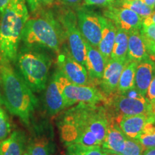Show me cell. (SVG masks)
I'll return each instance as SVG.
<instances>
[{
  "mask_svg": "<svg viewBox=\"0 0 155 155\" xmlns=\"http://www.w3.org/2000/svg\"><path fill=\"white\" fill-rule=\"evenodd\" d=\"M143 155H155V147L147 148L146 150H144Z\"/></svg>",
  "mask_w": 155,
  "mask_h": 155,
  "instance_id": "37",
  "label": "cell"
},
{
  "mask_svg": "<svg viewBox=\"0 0 155 155\" xmlns=\"http://www.w3.org/2000/svg\"><path fill=\"white\" fill-rule=\"evenodd\" d=\"M111 118L118 119L123 116L141 114H154L152 106L147 97L131 98L116 94L110 97L105 104Z\"/></svg>",
  "mask_w": 155,
  "mask_h": 155,
  "instance_id": "7",
  "label": "cell"
},
{
  "mask_svg": "<svg viewBox=\"0 0 155 155\" xmlns=\"http://www.w3.org/2000/svg\"><path fill=\"white\" fill-rule=\"evenodd\" d=\"M63 2V3H65V5L69 6V7H73V8H78L80 7L81 2L82 0H62Z\"/></svg>",
  "mask_w": 155,
  "mask_h": 155,
  "instance_id": "34",
  "label": "cell"
},
{
  "mask_svg": "<svg viewBox=\"0 0 155 155\" xmlns=\"http://www.w3.org/2000/svg\"><path fill=\"white\" fill-rule=\"evenodd\" d=\"M84 5L87 6H98V7H106L112 5L114 0H83Z\"/></svg>",
  "mask_w": 155,
  "mask_h": 155,
  "instance_id": "31",
  "label": "cell"
},
{
  "mask_svg": "<svg viewBox=\"0 0 155 155\" xmlns=\"http://www.w3.org/2000/svg\"><path fill=\"white\" fill-rule=\"evenodd\" d=\"M65 40L59 19L51 12L29 18L23 29L21 42L27 47L40 48L58 53Z\"/></svg>",
  "mask_w": 155,
  "mask_h": 155,
  "instance_id": "4",
  "label": "cell"
},
{
  "mask_svg": "<svg viewBox=\"0 0 155 155\" xmlns=\"http://www.w3.org/2000/svg\"><path fill=\"white\" fill-rule=\"evenodd\" d=\"M101 38L98 45V49L108 61L111 57V54L113 49V46L115 41L116 30L117 28L116 25L105 17L101 16Z\"/></svg>",
  "mask_w": 155,
  "mask_h": 155,
  "instance_id": "21",
  "label": "cell"
},
{
  "mask_svg": "<svg viewBox=\"0 0 155 155\" xmlns=\"http://www.w3.org/2000/svg\"><path fill=\"white\" fill-rule=\"evenodd\" d=\"M147 98L152 104V108H154L155 107V76L153 78L152 82H151L150 86L148 88Z\"/></svg>",
  "mask_w": 155,
  "mask_h": 155,
  "instance_id": "32",
  "label": "cell"
},
{
  "mask_svg": "<svg viewBox=\"0 0 155 155\" xmlns=\"http://www.w3.org/2000/svg\"><path fill=\"white\" fill-rule=\"evenodd\" d=\"M106 155H121L120 154H116V153H112V152H106Z\"/></svg>",
  "mask_w": 155,
  "mask_h": 155,
  "instance_id": "40",
  "label": "cell"
},
{
  "mask_svg": "<svg viewBox=\"0 0 155 155\" xmlns=\"http://www.w3.org/2000/svg\"><path fill=\"white\" fill-rule=\"evenodd\" d=\"M124 1H128V2H130V1H134V0H124Z\"/></svg>",
  "mask_w": 155,
  "mask_h": 155,
  "instance_id": "42",
  "label": "cell"
},
{
  "mask_svg": "<svg viewBox=\"0 0 155 155\" xmlns=\"http://www.w3.org/2000/svg\"><path fill=\"white\" fill-rule=\"evenodd\" d=\"M86 68L88 75L89 83L91 86H98L102 79L106 65V60L98 48L91 45L86 41Z\"/></svg>",
  "mask_w": 155,
  "mask_h": 155,
  "instance_id": "15",
  "label": "cell"
},
{
  "mask_svg": "<svg viewBox=\"0 0 155 155\" xmlns=\"http://www.w3.org/2000/svg\"><path fill=\"white\" fill-rule=\"evenodd\" d=\"M22 155H30V148H29L28 145V147H27L26 150L25 151V152L23 153Z\"/></svg>",
  "mask_w": 155,
  "mask_h": 155,
  "instance_id": "39",
  "label": "cell"
},
{
  "mask_svg": "<svg viewBox=\"0 0 155 155\" xmlns=\"http://www.w3.org/2000/svg\"><path fill=\"white\" fill-rule=\"evenodd\" d=\"M10 0H0V14L3 12Z\"/></svg>",
  "mask_w": 155,
  "mask_h": 155,
  "instance_id": "36",
  "label": "cell"
},
{
  "mask_svg": "<svg viewBox=\"0 0 155 155\" xmlns=\"http://www.w3.org/2000/svg\"><path fill=\"white\" fill-rule=\"evenodd\" d=\"M51 128L45 123L35 127L33 136L28 142L30 155H52L55 151Z\"/></svg>",
  "mask_w": 155,
  "mask_h": 155,
  "instance_id": "14",
  "label": "cell"
},
{
  "mask_svg": "<svg viewBox=\"0 0 155 155\" xmlns=\"http://www.w3.org/2000/svg\"><path fill=\"white\" fill-rule=\"evenodd\" d=\"M68 155H106L101 146H85L72 144L67 145Z\"/></svg>",
  "mask_w": 155,
  "mask_h": 155,
  "instance_id": "24",
  "label": "cell"
},
{
  "mask_svg": "<svg viewBox=\"0 0 155 155\" xmlns=\"http://www.w3.org/2000/svg\"><path fill=\"white\" fill-rule=\"evenodd\" d=\"M25 1L30 11L32 12H36L42 7L52 5L55 0H25Z\"/></svg>",
  "mask_w": 155,
  "mask_h": 155,
  "instance_id": "30",
  "label": "cell"
},
{
  "mask_svg": "<svg viewBox=\"0 0 155 155\" xmlns=\"http://www.w3.org/2000/svg\"><path fill=\"white\" fill-rule=\"evenodd\" d=\"M140 32L147 48L155 45V25L141 27Z\"/></svg>",
  "mask_w": 155,
  "mask_h": 155,
  "instance_id": "29",
  "label": "cell"
},
{
  "mask_svg": "<svg viewBox=\"0 0 155 155\" xmlns=\"http://www.w3.org/2000/svg\"><path fill=\"white\" fill-rule=\"evenodd\" d=\"M104 17L110 19L117 28L122 29L127 32L135 30H141L143 19L131 9L124 7L108 6L104 11Z\"/></svg>",
  "mask_w": 155,
  "mask_h": 155,
  "instance_id": "12",
  "label": "cell"
},
{
  "mask_svg": "<svg viewBox=\"0 0 155 155\" xmlns=\"http://www.w3.org/2000/svg\"><path fill=\"white\" fill-rule=\"evenodd\" d=\"M58 54V69L70 82L78 85H90L86 67L73 58L68 46L63 45Z\"/></svg>",
  "mask_w": 155,
  "mask_h": 155,
  "instance_id": "10",
  "label": "cell"
},
{
  "mask_svg": "<svg viewBox=\"0 0 155 155\" xmlns=\"http://www.w3.org/2000/svg\"><path fill=\"white\" fill-rule=\"evenodd\" d=\"M0 85L6 108L29 127L38 101L33 91L11 63L0 62Z\"/></svg>",
  "mask_w": 155,
  "mask_h": 155,
  "instance_id": "2",
  "label": "cell"
},
{
  "mask_svg": "<svg viewBox=\"0 0 155 155\" xmlns=\"http://www.w3.org/2000/svg\"><path fill=\"white\" fill-rule=\"evenodd\" d=\"M122 7L131 9L137 15L141 17V18L144 19L152 15L154 12V9L147 5L146 4L141 0H134V1H124L122 3Z\"/></svg>",
  "mask_w": 155,
  "mask_h": 155,
  "instance_id": "26",
  "label": "cell"
},
{
  "mask_svg": "<svg viewBox=\"0 0 155 155\" xmlns=\"http://www.w3.org/2000/svg\"><path fill=\"white\" fill-rule=\"evenodd\" d=\"M129 33L122 29L117 28L115 41L110 59L118 61H127Z\"/></svg>",
  "mask_w": 155,
  "mask_h": 155,
  "instance_id": "23",
  "label": "cell"
},
{
  "mask_svg": "<svg viewBox=\"0 0 155 155\" xmlns=\"http://www.w3.org/2000/svg\"><path fill=\"white\" fill-rule=\"evenodd\" d=\"M153 112H154V114H155V107L153 108Z\"/></svg>",
  "mask_w": 155,
  "mask_h": 155,
  "instance_id": "41",
  "label": "cell"
},
{
  "mask_svg": "<svg viewBox=\"0 0 155 155\" xmlns=\"http://www.w3.org/2000/svg\"><path fill=\"white\" fill-rule=\"evenodd\" d=\"M155 76V62L150 58L137 63L135 74V88L147 97L150 83Z\"/></svg>",
  "mask_w": 155,
  "mask_h": 155,
  "instance_id": "18",
  "label": "cell"
},
{
  "mask_svg": "<svg viewBox=\"0 0 155 155\" xmlns=\"http://www.w3.org/2000/svg\"><path fill=\"white\" fill-rule=\"evenodd\" d=\"M127 61L109 59L106 63L102 79L98 83L99 89L108 99L117 93L120 76L124 68Z\"/></svg>",
  "mask_w": 155,
  "mask_h": 155,
  "instance_id": "13",
  "label": "cell"
},
{
  "mask_svg": "<svg viewBox=\"0 0 155 155\" xmlns=\"http://www.w3.org/2000/svg\"><path fill=\"white\" fill-rule=\"evenodd\" d=\"M154 10H155V0H154Z\"/></svg>",
  "mask_w": 155,
  "mask_h": 155,
  "instance_id": "43",
  "label": "cell"
},
{
  "mask_svg": "<svg viewBox=\"0 0 155 155\" xmlns=\"http://www.w3.org/2000/svg\"><path fill=\"white\" fill-rule=\"evenodd\" d=\"M137 139L144 148L155 147V116L146 124Z\"/></svg>",
  "mask_w": 155,
  "mask_h": 155,
  "instance_id": "25",
  "label": "cell"
},
{
  "mask_svg": "<svg viewBox=\"0 0 155 155\" xmlns=\"http://www.w3.org/2000/svg\"><path fill=\"white\" fill-rule=\"evenodd\" d=\"M110 116L105 104L78 103L63 112L57 120L62 142L85 146H101Z\"/></svg>",
  "mask_w": 155,
  "mask_h": 155,
  "instance_id": "1",
  "label": "cell"
},
{
  "mask_svg": "<svg viewBox=\"0 0 155 155\" xmlns=\"http://www.w3.org/2000/svg\"><path fill=\"white\" fill-rule=\"evenodd\" d=\"M137 63L128 62L120 76L117 93L119 94H124L131 89L135 88V74Z\"/></svg>",
  "mask_w": 155,
  "mask_h": 155,
  "instance_id": "22",
  "label": "cell"
},
{
  "mask_svg": "<svg viewBox=\"0 0 155 155\" xmlns=\"http://www.w3.org/2000/svg\"><path fill=\"white\" fill-rule=\"evenodd\" d=\"M154 116V114H141L123 116L115 121L127 137L137 139L146 124Z\"/></svg>",
  "mask_w": 155,
  "mask_h": 155,
  "instance_id": "16",
  "label": "cell"
},
{
  "mask_svg": "<svg viewBox=\"0 0 155 155\" xmlns=\"http://www.w3.org/2000/svg\"><path fill=\"white\" fill-rule=\"evenodd\" d=\"M147 49L150 58L155 62V45L149 46V47L147 48Z\"/></svg>",
  "mask_w": 155,
  "mask_h": 155,
  "instance_id": "35",
  "label": "cell"
},
{
  "mask_svg": "<svg viewBox=\"0 0 155 155\" xmlns=\"http://www.w3.org/2000/svg\"><path fill=\"white\" fill-rule=\"evenodd\" d=\"M144 147L138 139L126 137L125 147L121 155H143Z\"/></svg>",
  "mask_w": 155,
  "mask_h": 155,
  "instance_id": "27",
  "label": "cell"
},
{
  "mask_svg": "<svg viewBox=\"0 0 155 155\" xmlns=\"http://www.w3.org/2000/svg\"><path fill=\"white\" fill-rule=\"evenodd\" d=\"M52 63V58L45 49L22 45L19 48L14 64L33 93H40L47 86Z\"/></svg>",
  "mask_w": 155,
  "mask_h": 155,
  "instance_id": "5",
  "label": "cell"
},
{
  "mask_svg": "<svg viewBox=\"0 0 155 155\" xmlns=\"http://www.w3.org/2000/svg\"><path fill=\"white\" fill-rule=\"evenodd\" d=\"M28 140L22 130H15L0 144V155H22L28 147Z\"/></svg>",
  "mask_w": 155,
  "mask_h": 155,
  "instance_id": "19",
  "label": "cell"
},
{
  "mask_svg": "<svg viewBox=\"0 0 155 155\" xmlns=\"http://www.w3.org/2000/svg\"><path fill=\"white\" fill-rule=\"evenodd\" d=\"M58 81L65 98L66 108L78 103L90 104H106L108 98L99 88L91 85H78L68 80L58 69Z\"/></svg>",
  "mask_w": 155,
  "mask_h": 155,
  "instance_id": "6",
  "label": "cell"
},
{
  "mask_svg": "<svg viewBox=\"0 0 155 155\" xmlns=\"http://www.w3.org/2000/svg\"><path fill=\"white\" fill-rule=\"evenodd\" d=\"M44 105L47 114L51 116L61 113L66 108L65 98L58 81L57 68L48 79L44 96Z\"/></svg>",
  "mask_w": 155,
  "mask_h": 155,
  "instance_id": "11",
  "label": "cell"
},
{
  "mask_svg": "<svg viewBox=\"0 0 155 155\" xmlns=\"http://www.w3.org/2000/svg\"><path fill=\"white\" fill-rule=\"evenodd\" d=\"M151 25H155V11L153 12L152 15L143 19L142 26H149Z\"/></svg>",
  "mask_w": 155,
  "mask_h": 155,
  "instance_id": "33",
  "label": "cell"
},
{
  "mask_svg": "<svg viewBox=\"0 0 155 155\" xmlns=\"http://www.w3.org/2000/svg\"><path fill=\"white\" fill-rule=\"evenodd\" d=\"M11 133V124L8 116L0 106V144Z\"/></svg>",
  "mask_w": 155,
  "mask_h": 155,
  "instance_id": "28",
  "label": "cell"
},
{
  "mask_svg": "<svg viewBox=\"0 0 155 155\" xmlns=\"http://www.w3.org/2000/svg\"><path fill=\"white\" fill-rule=\"evenodd\" d=\"M141 2H144L147 5L150 7L151 8L154 9V0H141Z\"/></svg>",
  "mask_w": 155,
  "mask_h": 155,
  "instance_id": "38",
  "label": "cell"
},
{
  "mask_svg": "<svg viewBox=\"0 0 155 155\" xmlns=\"http://www.w3.org/2000/svg\"><path fill=\"white\" fill-rule=\"evenodd\" d=\"M77 22L81 33L86 41L98 48L101 38V16L84 7L76 9Z\"/></svg>",
  "mask_w": 155,
  "mask_h": 155,
  "instance_id": "9",
  "label": "cell"
},
{
  "mask_svg": "<svg viewBox=\"0 0 155 155\" xmlns=\"http://www.w3.org/2000/svg\"><path fill=\"white\" fill-rule=\"evenodd\" d=\"M58 19L63 27L68 41V48L71 55L75 61L86 67V40L78 26L76 15L72 10H66L62 13Z\"/></svg>",
  "mask_w": 155,
  "mask_h": 155,
  "instance_id": "8",
  "label": "cell"
},
{
  "mask_svg": "<svg viewBox=\"0 0 155 155\" xmlns=\"http://www.w3.org/2000/svg\"><path fill=\"white\" fill-rule=\"evenodd\" d=\"M29 19L25 0H10L0 18V62L14 64Z\"/></svg>",
  "mask_w": 155,
  "mask_h": 155,
  "instance_id": "3",
  "label": "cell"
},
{
  "mask_svg": "<svg viewBox=\"0 0 155 155\" xmlns=\"http://www.w3.org/2000/svg\"><path fill=\"white\" fill-rule=\"evenodd\" d=\"M128 33L129 42L127 57V61L136 62L138 63L150 58L146 44L141 35L140 30H132Z\"/></svg>",
  "mask_w": 155,
  "mask_h": 155,
  "instance_id": "20",
  "label": "cell"
},
{
  "mask_svg": "<svg viewBox=\"0 0 155 155\" xmlns=\"http://www.w3.org/2000/svg\"><path fill=\"white\" fill-rule=\"evenodd\" d=\"M126 136L114 118L110 117L106 138L101 145L108 152L121 154L125 147Z\"/></svg>",
  "mask_w": 155,
  "mask_h": 155,
  "instance_id": "17",
  "label": "cell"
}]
</instances>
